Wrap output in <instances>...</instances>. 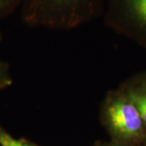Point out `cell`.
Segmentation results:
<instances>
[{
    "label": "cell",
    "mask_w": 146,
    "mask_h": 146,
    "mask_svg": "<svg viewBox=\"0 0 146 146\" xmlns=\"http://www.w3.org/2000/svg\"><path fill=\"white\" fill-rule=\"evenodd\" d=\"M106 0H22V21L32 28L67 31L102 17Z\"/></svg>",
    "instance_id": "6da1fadb"
},
{
    "label": "cell",
    "mask_w": 146,
    "mask_h": 146,
    "mask_svg": "<svg viewBox=\"0 0 146 146\" xmlns=\"http://www.w3.org/2000/svg\"><path fill=\"white\" fill-rule=\"evenodd\" d=\"M99 119L112 142L139 146L146 141V126L133 102L119 87L109 90L100 104Z\"/></svg>",
    "instance_id": "7a4b0ae2"
},
{
    "label": "cell",
    "mask_w": 146,
    "mask_h": 146,
    "mask_svg": "<svg viewBox=\"0 0 146 146\" xmlns=\"http://www.w3.org/2000/svg\"><path fill=\"white\" fill-rule=\"evenodd\" d=\"M106 26L146 43V0H106Z\"/></svg>",
    "instance_id": "3957f363"
},
{
    "label": "cell",
    "mask_w": 146,
    "mask_h": 146,
    "mask_svg": "<svg viewBox=\"0 0 146 146\" xmlns=\"http://www.w3.org/2000/svg\"><path fill=\"white\" fill-rule=\"evenodd\" d=\"M119 87L136 106L146 126V72L128 79Z\"/></svg>",
    "instance_id": "277c9868"
},
{
    "label": "cell",
    "mask_w": 146,
    "mask_h": 146,
    "mask_svg": "<svg viewBox=\"0 0 146 146\" xmlns=\"http://www.w3.org/2000/svg\"><path fill=\"white\" fill-rule=\"evenodd\" d=\"M3 42V33L0 30V46ZM13 84V76L9 63L3 59L0 53V92L9 88Z\"/></svg>",
    "instance_id": "5b68a950"
},
{
    "label": "cell",
    "mask_w": 146,
    "mask_h": 146,
    "mask_svg": "<svg viewBox=\"0 0 146 146\" xmlns=\"http://www.w3.org/2000/svg\"><path fill=\"white\" fill-rule=\"evenodd\" d=\"M0 146H38L25 138H16L12 136L0 123Z\"/></svg>",
    "instance_id": "8992f818"
},
{
    "label": "cell",
    "mask_w": 146,
    "mask_h": 146,
    "mask_svg": "<svg viewBox=\"0 0 146 146\" xmlns=\"http://www.w3.org/2000/svg\"><path fill=\"white\" fill-rule=\"evenodd\" d=\"M22 0H0V19L4 18L20 8Z\"/></svg>",
    "instance_id": "52a82bcc"
},
{
    "label": "cell",
    "mask_w": 146,
    "mask_h": 146,
    "mask_svg": "<svg viewBox=\"0 0 146 146\" xmlns=\"http://www.w3.org/2000/svg\"><path fill=\"white\" fill-rule=\"evenodd\" d=\"M94 146H121L119 145H117L115 143H103V142H98V143H96Z\"/></svg>",
    "instance_id": "ba28073f"
}]
</instances>
